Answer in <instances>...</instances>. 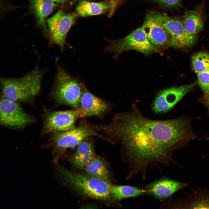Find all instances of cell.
<instances>
[{"mask_svg": "<svg viewBox=\"0 0 209 209\" xmlns=\"http://www.w3.org/2000/svg\"><path fill=\"white\" fill-rule=\"evenodd\" d=\"M100 128L122 144L129 169L128 179L138 175L144 179L151 168L159 164L170 165L174 150L198 138L188 119H150L135 105Z\"/></svg>", "mask_w": 209, "mask_h": 209, "instance_id": "6da1fadb", "label": "cell"}, {"mask_svg": "<svg viewBox=\"0 0 209 209\" xmlns=\"http://www.w3.org/2000/svg\"><path fill=\"white\" fill-rule=\"evenodd\" d=\"M45 72L44 70L39 69L37 66L22 77L1 78L3 96L16 102L30 101L39 93Z\"/></svg>", "mask_w": 209, "mask_h": 209, "instance_id": "7a4b0ae2", "label": "cell"}, {"mask_svg": "<svg viewBox=\"0 0 209 209\" xmlns=\"http://www.w3.org/2000/svg\"><path fill=\"white\" fill-rule=\"evenodd\" d=\"M57 171L64 181L84 195L104 201L109 200L111 197V183L86 173L73 172L61 167H57Z\"/></svg>", "mask_w": 209, "mask_h": 209, "instance_id": "3957f363", "label": "cell"}, {"mask_svg": "<svg viewBox=\"0 0 209 209\" xmlns=\"http://www.w3.org/2000/svg\"><path fill=\"white\" fill-rule=\"evenodd\" d=\"M54 81L52 92L53 98L60 103L76 109L82 93L83 84L59 65Z\"/></svg>", "mask_w": 209, "mask_h": 209, "instance_id": "277c9868", "label": "cell"}, {"mask_svg": "<svg viewBox=\"0 0 209 209\" xmlns=\"http://www.w3.org/2000/svg\"><path fill=\"white\" fill-rule=\"evenodd\" d=\"M93 136L103 138L90 126L84 125L55 133L48 145L52 148L54 162L57 163L68 149L73 148L88 137Z\"/></svg>", "mask_w": 209, "mask_h": 209, "instance_id": "5b68a950", "label": "cell"}, {"mask_svg": "<svg viewBox=\"0 0 209 209\" xmlns=\"http://www.w3.org/2000/svg\"><path fill=\"white\" fill-rule=\"evenodd\" d=\"M78 15V13H67L60 10L47 20L49 45H56L63 50L67 34Z\"/></svg>", "mask_w": 209, "mask_h": 209, "instance_id": "8992f818", "label": "cell"}, {"mask_svg": "<svg viewBox=\"0 0 209 209\" xmlns=\"http://www.w3.org/2000/svg\"><path fill=\"white\" fill-rule=\"evenodd\" d=\"M106 50L116 53L134 50L144 54L150 53L157 50L149 41L142 27L136 28L122 39L110 42Z\"/></svg>", "mask_w": 209, "mask_h": 209, "instance_id": "52a82bcc", "label": "cell"}, {"mask_svg": "<svg viewBox=\"0 0 209 209\" xmlns=\"http://www.w3.org/2000/svg\"><path fill=\"white\" fill-rule=\"evenodd\" d=\"M197 81L183 86L173 87L159 91L152 103L151 108L156 114L170 111L196 84Z\"/></svg>", "mask_w": 209, "mask_h": 209, "instance_id": "ba28073f", "label": "cell"}, {"mask_svg": "<svg viewBox=\"0 0 209 209\" xmlns=\"http://www.w3.org/2000/svg\"><path fill=\"white\" fill-rule=\"evenodd\" d=\"M157 14L170 36V46L182 48L190 46L195 42L197 38L190 35L186 32L181 17Z\"/></svg>", "mask_w": 209, "mask_h": 209, "instance_id": "9c48e42d", "label": "cell"}, {"mask_svg": "<svg viewBox=\"0 0 209 209\" xmlns=\"http://www.w3.org/2000/svg\"><path fill=\"white\" fill-rule=\"evenodd\" d=\"M0 108V123L3 125L22 128L35 121L17 102L9 100L4 96L1 100Z\"/></svg>", "mask_w": 209, "mask_h": 209, "instance_id": "30bf717a", "label": "cell"}, {"mask_svg": "<svg viewBox=\"0 0 209 209\" xmlns=\"http://www.w3.org/2000/svg\"><path fill=\"white\" fill-rule=\"evenodd\" d=\"M79 118L75 109L50 113L44 119L43 133H56L70 130L74 127L75 122Z\"/></svg>", "mask_w": 209, "mask_h": 209, "instance_id": "8fae6325", "label": "cell"}, {"mask_svg": "<svg viewBox=\"0 0 209 209\" xmlns=\"http://www.w3.org/2000/svg\"><path fill=\"white\" fill-rule=\"evenodd\" d=\"M142 28L149 41L154 46H162L169 44L170 36L156 13L148 15Z\"/></svg>", "mask_w": 209, "mask_h": 209, "instance_id": "7c38bea8", "label": "cell"}, {"mask_svg": "<svg viewBox=\"0 0 209 209\" xmlns=\"http://www.w3.org/2000/svg\"><path fill=\"white\" fill-rule=\"evenodd\" d=\"M106 102L96 96L83 87L82 93L75 109L79 117L100 115L107 110Z\"/></svg>", "mask_w": 209, "mask_h": 209, "instance_id": "4fadbf2b", "label": "cell"}, {"mask_svg": "<svg viewBox=\"0 0 209 209\" xmlns=\"http://www.w3.org/2000/svg\"><path fill=\"white\" fill-rule=\"evenodd\" d=\"M186 183L163 177L147 185L144 187L145 194L155 199L163 200L185 187Z\"/></svg>", "mask_w": 209, "mask_h": 209, "instance_id": "5bb4252c", "label": "cell"}, {"mask_svg": "<svg viewBox=\"0 0 209 209\" xmlns=\"http://www.w3.org/2000/svg\"><path fill=\"white\" fill-rule=\"evenodd\" d=\"M181 17L187 33L197 38L203 28L206 18L204 1L192 9L186 10Z\"/></svg>", "mask_w": 209, "mask_h": 209, "instance_id": "9a60e30c", "label": "cell"}, {"mask_svg": "<svg viewBox=\"0 0 209 209\" xmlns=\"http://www.w3.org/2000/svg\"><path fill=\"white\" fill-rule=\"evenodd\" d=\"M86 139L77 146L74 154L69 159L72 164L78 169L84 168L95 156L92 142Z\"/></svg>", "mask_w": 209, "mask_h": 209, "instance_id": "2e32d148", "label": "cell"}, {"mask_svg": "<svg viewBox=\"0 0 209 209\" xmlns=\"http://www.w3.org/2000/svg\"><path fill=\"white\" fill-rule=\"evenodd\" d=\"M56 6L52 0H30V9L34 15L37 23L48 33L45 24L46 18L50 14Z\"/></svg>", "mask_w": 209, "mask_h": 209, "instance_id": "e0dca14e", "label": "cell"}, {"mask_svg": "<svg viewBox=\"0 0 209 209\" xmlns=\"http://www.w3.org/2000/svg\"><path fill=\"white\" fill-rule=\"evenodd\" d=\"M111 8L109 1L95 2L82 0L78 4L76 9L79 15L86 17L104 13L110 10Z\"/></svg>", "mask_w": 209, "mask_h": 209, "instance_id": "ac0fdd59", "label": "cell"}, {"mask_svg": "<svg viewBox=\"0 0 209 209\" xmlns=\"http://www.w3.org/2000/svg\"><path fill=\"white\" fill-rule=\"evenodd\" d=\"M110 192L111 197L116 201L138 197L146 193L144 188L126 185H114L111 184L110 186Z\"/></svg>", "mask_w": 209, "mask_h": 209, "instance_id": "d6986e66", "label": "cell"}, {"mask_svg": "<svg viewBox=\"0 0 209 209\" xmlns=\"http://www.w3.org/2000/svg\"><path fill=\"white\" fill-rule=\"evenodd\" d=\"M84 169L87 174L111 183L108 170L105 163L100 158L95 156Z\"/></svg>", "mask_w": 209, "mask_h": 209, "instance_id": "ffe728a7", "label": "cell"}, {"mask_svg": "<svg viewBox=\"0 0 209 209\" xmlns=\"http://www.w3.org/2000/svg\"><path fill=\"white\" fill-rule=\"evenodd\" d=\"M192 60L193 69L197 74L209 70V54L198 53L192 57Z\"/></svg>", "mask_w": 209, "mask_h": 209, "instance_id": "44dd1931", "label": "cell"}, {"mask_svg": "<svg viewBox=\"0 0 209 209\" xmlns=\"http://www.w3.org/2000/svg\"><path fill=\"white\" fill-rule=\"evenodd\" d=\"M197 82L206 96L209 91V70L197 74Z\"/></svg>", "mask_w": 209, "mask_h": 209, "instance_id": "7402d4cb", "label": "cell"}, {"mask_svg": "<svg viewBox=\"0 0 209 209\" xmlns=\"http://www.w3.org/2000/svg\"><path fill=\"white\" fill-rule=\"evenodd\" d=\"M156 1L167 8H184L182 0H154Z\"/></svg>", "mask_w": 209, "mask_h": 209, "instance_id": "603a6c76", "label": "cell"}, {"mask_svg": "<svg viewBox=\"0 0 209 209\" xmlns=\"http://www.w3.org/2000/svg\"><path fill=\"white\" fill-rule=\"evenodd\" d=\"M120 0H110V1H109L111 6V8L110 9L111 10L110 13V15H111V14L112 12L114 11V9L115 7L114 6L116 2Z\"/></svg>", "mask_w": 209, "mask_h": 209, "instance_id": "cb8c5ba5", "label": "cell"}, {"mask_svg": "<svg viewBox=\"0 0 209 209\" xmlns=\"http://www.w3.org/2000/svg\"><path fill=\"white\" fill-rule=\"evenodd\" d=\"M205 96V98L204 100V103L209 110V91L207 94Z\"/></svg>", "mask_w": 209, "mask_h": 209, "instance_id": "d4e9b609", "label": "cell"}, {"mask_svg": "<svg viewBox=\"0 0 209 209\" xmlns=\"http://www.w3.org/2000/svg\"><path fill=\"white\" fill-rule=\"evenodd\" d=\"M55 2L60 3H63L65 1V0H52Z\"/></svg>", "mask_w": 209, "mask_h": 209, "instance_id": "484cf974", "label": "cell"}, {"mask_svg": "<svg viewBox=\"0 0 209 209\" xmlns=\"http://www.w3.org/2000/svg\"><path fill=\"white\" fill-rule=\"evenodd\" d=\"M81 0V1H82V0Z\"/></svg>", "mask_w": 209, "mask_h": 209, "instance_id": "4316f807", "label": "cell"}]
</instances>
